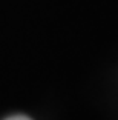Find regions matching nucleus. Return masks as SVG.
<instances>
[{"mask_svg": "<svg viewBox=\"0 0 118 120\" xmlns=\"http://www.w3.org/2000/svg\"><path fill=\"white\" fill-rule=\"evenodd\" d=\"M6 120H31V119L26 117V116H12V117H9V119H6Z\"/></svg>", "mask_w": 118, "mask_h": 120, "instance_id": "1", "label": "nucleus"}]
</instances>
